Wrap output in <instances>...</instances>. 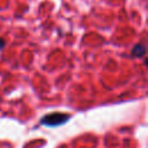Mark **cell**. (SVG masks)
Here are the masks:
<instances>
[{
	"mask_svg": "<svg viewBox=\"0 0 148 148\" xmlns=\"http://www.w3.org/2000/svg\"><path fill=\"white\" fill-rule=\"evenodd\" d=\"M69 118H71V114L62 113V112H52V113L44 116L40 119V124L46 125L49 127H56V126H60L65 124Z\"/></svg>",
	"mask_w": 148,
	"mask_h": 148,
	"instance_id": "6da1fadb",
	"label": "cell"
},
{
	"mask_svg": "<svg viewBox=\"0 0 148 148\" xmlns=\"http://www.w3.org/2000/svg\"><path fill=\"white\" fill-rule=\"evenodd\" d=\"M145 53H146V47L142 44H136L132 50L133 57H142V56H145Z\"/></svg>",
	"mask_w": 148,
	"mask_h": 148,
	"instance_id": "7a4b0ae2",
	"label": "cell"
},
{
	"mask_svg": "<svg viewBox=\"0 0 148 148\" xmlns=\"http://www.w3.org/2000/svg\"><path fill=\"white\" fill-rule=\"evenodd\" d=\"M3 46H5V40L2 38H0V50H2Z\"/></svg>",
	"mask_w": 148,
	"mask_h": 148,
	"instance_id": "3957f363",
	"label": "cell"
}]
</instances>
